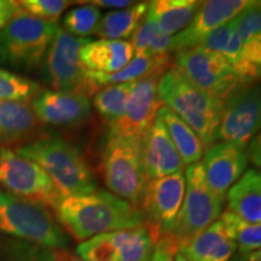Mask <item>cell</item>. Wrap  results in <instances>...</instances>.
Returning a JSON list of instances; mask_svg holds the SVG:
<instances>
[{
  "label": "cell",
  "instance_id": "cell-1",
  "mask_svg": "<svg viewBox=\"0 0 261 261\" xmlns=\"http://www.w3.org/2000/svg\"><path fill=\"white\" fill-rule=\"evenodd\" d=\"M52 208L62 226L83 242L98 234L145 223L140 208L103 190L79 196H60Z\"/></svg>",
  "mask_w": 261,
  "mask_h": 261
},
{
  "label": "cell",
  "instance_id": "cell-2",
  "mask_svg": "<svg viewBox=\"0 0 261 261\" xmlns=\"http://www.w3.org/2000/svg\"><path fill=\"white\" fill-rule=\"evenodd\" d=\"M158 92L162 106L194 129L204 149L217 142L225 102L197 89L175 65L161 76Z\"/></svg>",
  "mask_w": 261,
  "mask_h": 261
},
{
  "label": "cell",
  "instance_id": "cell-3",
  "mask_svg": "<svg viewBox=\"0 0 261 261\" xmlns=\"http://www.w3.org/2000/svg\"><path fill=\"white\" fill-rule=\"evenodd\" d=\"M16 152L38 163L61 196L86 195L97 190L86 160L67 140L46 137L18 146Z\"/></svg>",
  "mask_w": 261,
  "mask_h": 261
},
{
  "label": "cell",
  "instance_id": "cell-4",
  "mask_svg": "<svg viewBox=\"0 0 261 261\" xmlns=\"http://www.w3.org/2000/svg\"><path fill=\"white\" fill-rule=\"evenodd\" d=\"M0 233L50 249H65L69 238L42 204L23 200L0 188Z\"/></svg>",
  "mask_w": 261,
  "mask_h": 261
},
{
  "label": "cell",
  "instance_id": "cell-5",
  "mask_svg": "<svg viewBox=\"0 0 261 261\" xmlns=\"http://www.w3.org/2000/svg\"><path fill=\"white\" fill-rule=\"evenodd\" d=\"M58 27V22L19 10L0 32V68L28 71L39 67Z\"/></svg>",
  "mask_w": 261,
  "mask_h": 261
},
{
  "label": "cell",
  "instance_id": "cell-6",
  "mask_svg": "<svg viewBox=\"0 0 261 261\" xmlns=\"http://www.w3.org/2000/svg\"><path fill=\"white\" fill-rule=\"evenodd\" d=\"M102 168L109 191L140 208L148 182L142 163V138L109 129L102 152Z\"/></svg>",
  "mask_w": 261,
  "mask_h": 261
},
{
  "label": "cell",
  "instance_id": "cell-7",
  "mask_svg": "<svg viewBox=\"0 0 261 261\" xmlns=\"http://www.w3.org/2000/svg\"><path fill=\"white\" fill-rule=\"evenodd\" d=\"M185 180L187 187L180 211L167 232L163 233L171 237L178 247L219 219L225 203L224 198L208 187L201 161L189 166Z\"/></svg>",
  "mask_w": 261,
  "mask_h": 261
},
{
  "label": "cell",
  "instance_id": "cell-8",
  "mask_svg": "<svg viewBox=\"0 0 261 261\" xmlns=\"http://www.w3.org/2000/svg\"><path fill=\"white\" fill-rule=\"evenodd\" d=\"M91 41L76 38L58 27L42 61V76L55 91H67L91 96L97 92L86 77V69L81 63L80 51Z\"/></svg>",
  "mask_w": 261,
  "mask_h": 261
},
{
  "label": "cell",
  "instance_id": "cell-9",
  "mask_svg": "<svg viewBox=\"0 0 261 261\" xmlns=\"http://www.w3.org/2000/svg\"><path fill=\"white\" fill-rule=\"evenodd\" d=\"M175 63L192 85L223 102L236 90L252 84L244 80L226 58L198 47L178 52Z\"/></svg>",
  "mask_w": 261,
  "mask_h": 261
},
{
  "label": "cell",
  "instance_id": "cell-10",
  "mask_svg": "<svg viewBox=\"0 0 261 261\" xmlns=\"http://www.w3.org/2000/svg\"><path fill=\"white\" fill-rule=\"evenodd\" d=\"M0 188L45 207H52L61 196L38 163L6 146H0Z\"/></svg>",
  "mask_w": 261,
  "mask_h": 261
},
{
  "label": "cell",
  "instance_id": "cell-11",
  "mask_svg": "<svg viewBox=\"0 0 261 261\" xmlns=\"http://www.w3.org/2000/svg\"><path fill=\"white\" fill-rule=\"evenodd\" d=\"M261 130V85L248 84L225 100L217 140L247 148Z\"/></svg>",
  "mask_w": 261,
  "mask_h": 261
},
{
  "label": "cell",
  "instance_id": "cell-12",
  "mask_svg": "<svg viewBox=\"0 0 261 261\" xmlns=\"http://www.w3.org/2000/svg\"><path fill=\"white\" fill-rule=\"evenodd\" d=\"M165 73L156 71L133 83L125 115L120 121L109 125L113 132L133 138H142L158 117L162 107L159 98V83Z\"/></svg>",
  "mask_w": 261,
  "mask_h": 261
},
{
  "label": "cell",
  "instance_id": "cell-13",
  "mask_svg": "<svg viewBox=\"0 0 261 261\" xmlns=\"http://www.w3.org/2000/svg\"><path fill=\"white\" fill-rule=\"evenodd\" d=\"M184 172L173 173L166 177L148 180L140 210L145 221L166 233L180 211L185 195Z\"/></svg>",
  "mask_w": 261,
  "mask_h": 261
},
{
  "label": "cell",
  "instance_id": "cell-14",
  "mask_svg": "<svg viewBox=\"0 0 261 261\" xmlns=\"http://www.w3.org/2000/svg\"><path fill=\"white\" fill-rule=\"evenodd\" d=\"M250 4V0H208L202 2L200 8L187 28L173 35L172 52L194 48L210 33L227 22L232 21L242 10Z\"/></svg>",
  "mask_w": 261,
  "mask_h": 261
},
{
  "label": "cell",
  "instance_id": "cell-15",
  "mask_svg": "<svg viewBox=\"0 0 261 261\" xmlns=\"http://www.w3.org/2000/svg\"><path fill=\"white\" fill-rule=\"evenodd\" d=\"M31 107L38 121L57 127L80 126L91 117L89 96L67 91L42 90Z\"/></svg>",
  "mask_w": 261,
  "mask_h": 261
},
{
  "label": "cell",
  "instance_id": "cell-16",
  "mask_svg": "<svg viewBox=\"0 0 261 261\" xmlns=\"http://www.w3.org/2000/svg\"><path fill=\"white\" fill-rule=\"evenodd\" d=\"M247 148L228 142L214 143L203 155V172L211 190L226 200V194L246 172Z\"/></svg>",
  "mask_w": 261,
  "mask_h": 261
},
{
  "label": "cell",
  "instance_id": "cell-17",
  "mask_svg": "<svg viewBox=\"0 0 261 261\" xmlns=\"http://www.w3.org/2000/svg\"><path fill=\"white\" fill-rule=\"evenodd\" d=\"M142 163L148 180L182 172L185 167L159 116L142 137Z\"/></svg>",
  "mask_w": 261,
  "mask_h": 261
},
{
  "label": "cell",
  "instance_id": "cell-18",
  "mask_svg": "<svg viewBox=\"0 0 261 261\" xmlns=\"http://www.w3.org/2000/svg\"><path fill=\"white\" fill-rule=\"evenodd\" d=\"M236 250L233 234L221 218L178 247L187 261H231Z\"/></svg>",
  "mask_w": 261,
  "mask_h": 261
},
{
  "label": "cell",
  "instance_id": "cell-19",
  "mask_svg": "<svg viewBox=\"0 0 261 261\" xmlns=\"http://www.w3.org/2000/svg\"><path fill=\"white\" fill-rule=\"evenodd\" d=\"M135 57L132 45L126 40H91L80 51L85 69L112 74L121 70Z\"/></svg>",
  "mask_w": 261,
  "mask_h": 261
},
{
  "label": "cell",
  "instance_id": "cell-20",
  "mask_svg": "<svg viewBox=\"0 0 261 261\" xmlns=\"http://www.w3.org/2000/svg\"><path fill=\"white\" fill-rule=\"evenodd\" d=\"M228 212L249 224L261 223V173L248 169L226 194Z\"/></svg>",
  "mask_w": 261,
  "mask_h": 261
},
{
  "label": "cell",
  "instance_id": "cell-21",
  "mask_svg": "<svg viewBox=\"0 0 261 261\" xmlns=\"http://www.w3.org/2000/svg\"><path fill=\"white\" fill-rule=\"evenodd\" d=\"M168 65L169 55L161 57H149L146 55H140L133 57V60L125 68L116 73L102 74L86 69V77L98 92L103 87L112 86V85L136 83L156 71L166 73L168 70Z\"/></svg>",
  "mask_w": 261,
  "mask_h": 261
},
{
  "label": "cell",
  "instance_id": "cell-22",
  "mask_svg": "<svg viewBox=\"0 0 261 261\" xmlns=\"http://www.w3.org/2000/svg\"><path fill=\"white\" fill-rule=\"evenodd\" d=\"M201 4L196 0H155L149 3L146 16L155 22L160 32L173 37L188 27Z\"/></svg>",
  "mask_w": 261,
  "mask_h": 261
},
{
  "label": "cell",
  "instance_id": "cell-23",
  "mask_svg": "<svg viewBox=\"0 0 261 261\" xmlns=\"http://www.w3.org/2000/svg\"><path fill=\"white\" fill-rule=\"evenodd\" d=\"M37 127L38 119L27 102L0 100V144L28 138Z\"/></svg>",
  "mask_w": 261,
  "mask_h": 261
},
{
  "label": "cell",
  "instance_id": "cell-24",
  "mask_svg": "<svg viewBox=\"0 0 261 261\" xmlns=\"http://www.w3.org/2000/svg\"><path fill=\"white\" fill-rule=\"evenodd\" d=\"M158 116L165 123L172 143L177 149L185 166L200 162L204 155V145L202 144L200 137L194 132L188 123H185L178 115H175L168 108H160Z\"/></svg>",
  "mask_w": 261,
  "mask_h": 261
},
{
  "label": "cell",
  "instance_id": "cell-25",
  "mask_svg": "<svg viewBox=\"0 0 261 261\" xmlns=\"http://www.w3.org/2000/svg\"><path fill=\"white\" fill-rule=\"evenodd\" d=\"M149 3H135L129 8L108 12L100 18L94 35L104 40L130 38L148 12Z\"/></svg>",
  "mask_w": 261,
  "mask_h": 261
},
{
  "label": "cell",
  "instance_id": "cell-26",
  "mask_svg": "<svg viewBox=\"0 0 261 261\" xmlns=\"http://www.w3.org/2000/svg\"><path fill=\"white\" fill-rule=\"evenodd\" d=\"M243 45L242 39L238 35L233 22L230 21L210 33L196 47L211 52V54L219 55L234 65L241 56Z\"/></svg>",
  "mask_w": 261,
  "mask_h": 261
},
{
  "label": "cell",
  "instance_id": "cell-27",
  "mask_svg": "<svg viewBox=\"0 0 261 261\" xmlns=\"http://www.w3.org/2000/svg\"><path fill=\"white\" fill-rule=\"evenodd\" d=\"M132 84H117L100 89L94 94L93 106L97 112L109 122L116 123L122 119L126 112L127 100Z\"/></svg>",
  "mask_w": 261,
  "mask_h": 261
},
{
  "label": "cell",
  "instance_id": "cell-28",
  "mask_svg": "<svg viewBox=\"0 0 261 261\" xmlns=\"http://www.w3.org/2000/svg\"><path fill=\"white\" fill-rule=\"evenodd\" d=\"M0 261H61V254L50 248L6 237L0 240Z\"/></svg>",
  "mask_w": 261,
  "mask_h": 261
},
{
  "label": "cell",
  "instance_id": "cell-29",
  "mask_svg": "<svg viewBox=\"0 0 261 261\" xmlns=\"http://www.w3.org/2000/svg\"><path fill=\"white\" fill-rule=\"evenodd\" d=\"M42 91L37 81L0 68V100L28 102Z\"/></svg>",
  "mask_w": 261,
  "mask_h": 261
},
{
  "label": "cell",
  "instance_id": "cell-30",
  "mask_svg": "<svg viewBox=\"0 0 261 261\" xmlns=\"http://www.w3.org/2000/svg\"><path fill=\"white\" fill-rule=\"evenodd\" d=\"M220 218L227 224L233 234L238 255H244L261 248V223H246L228 211L223 212Z\"/></svg>",
  "mask_w": 261,
  "mask_h": 261
},
{
  "label": "cell",
  "instance_id": "cell-31",
  "mask_svg": "<svg viewBox=\"0 0 261 261\" xmlns=\"http://www.w3.org/2000/svg\"><path fill=\"white\" fill-rule=\"evenodd\" d=\"M100 18H102V14L99 9L86 4L67 12L63 18L62 28L73 37L85 38L96 33Z\"/></svg>",
  "mask_w": 261,
  "mask_h": 261
},
{
  "label": "cell",
  "instance_id": "cell-32",
  "mask_svg": "<svg viewBox=\"0 0 261 261\" xmlns=\"http://www.w3.org/2000/svg\"><path fill=\"white\" fill-rule=\"evenodd\" d=\"M232 22L243 44L261 41V0H250V4L242 10Z\"/></svg>",
  "mask_w": 261,
  "mask_h": 261
},
{
  "label": "cell",
  "instance_id": "cell-33",
  "mask_svg": "<svg viewBox=\"0 0 261 261\" xmlns=\"http://www.w3.org/2000/svg\"><path fill=\"white\" fill-rule=\"evenodd\" d=\"M234 68L237 73L249 83L261 80V41L244 44Z\"/></svg>",
  "mask_w": 261,
  "mask_h": 261
},
{
  "label": "cell",
  "instance_id": "cell-34",
  "mask_svg": "<svg viewBox=\"0 0 261 261\" xmlns=\"http://www.w3.org/2000/svg\"><path fill=\"white\" fill-rule=\"evenodd\" d=\"M18 4L22 11L33 17L58 22L61 15L73 3L67 0H22Z\"/></svg>",
  "mask_w": 261,
  "mask_h": 261
},
{
  "label": "cell",
  "instance_id": "cell-35",
  "mask_svg": "<svg viewBox=\"0 0 261 261\" xmlns=\"http://www.w3.org/2000/svg\"><path fill=\"white\" fill-rule=\"evenodd\" d=\"M159 32V27L156 25L155 22L145 15L138 28L136 29V32L130 37L129 42L132 45L133 51H135V56L144 55L146 48L149 47V45L151 44V41L154 40Z\"/></svg>",
  "mask_w": 261,
  "mask_h": 261
},
{
  "label": "cell",
  "instance_id": "cell-36",
  "mask_svg": "<svg viewBox=\"0 0 261 261\" xmlns=\"http://www.w3.org/2000/svg\"><path fill=\"white\" fill-rule=\"evenodd\" d=\"M172 35L165 34V33L159 32L158 35L146 48L144 55L149 57H161L167 56L169 52H172Z\"/></svg>",
  "mask_w": 261,
  "mask_h": 261
},
{
  "label": "cell",
  "instance_id": "cell-37",
  "mask_svg": "<svg viewBox=\"0 0 261 261\" xmlns=\"http://www.w3.org/2000/svg\"><path fill=\"white\" fill-rule=\"evenodd\" d=\"M21 10L18 2H9V0H0V32L6 24L11 21V18Z\"/></svg>",
  "mask_w": 261,
  "mask_h": 261
},
{
  "label": "cell",
  "instance_id": "cell-38",
  "mask_svg": "<svg viewBox=\"0 0 261 261\" xmlns=\"http://www.w3.org/2000/svg\"><path fill=\"white\" fill-rule=\"evenodd\" d=\"M248 160L259 169L257 172L261 173V130L254 137L250 144L247 148Z\"/></svg>",
  "mask_w": 261,
  "mask_h": 261
},
{
  "label": "cell",
  "instance_id": "cell-39",
  "mask_svg": "<svg viewBox=\"0 0 261 261\" xmlns=\"http://www.w3.org/2000/svg\"><path fill=\"white\" fill-rule=\"evenodd\" d=\"M77 4H90L96 8L122 10L129 8L130 5L135 4V2H129V0H92V2H77Z\"/></svg>",
  "mask_w": 261,
  "mask_h": 261
},
{
  "label": "cell",
  "instance_id": "cell-40",
  "mask_svg": "<svg viewBox=\"0 0 261 261\" xmlns=\"http://www.w3.org/2000/svg\"><path fill=\"white\" fill-rule=\"evenodd\" d=\"M236 257L241 261H261V248L254 252L244 254V255H237Z\"/></svg>",
  "mask_w": 261,
  "mask_h": 261
},
{
  "label": "cell",
  "instance_id": "cell-41",
  "mask_svg": "<svg viewBox=\"0 0 261 261\" xmlns=\"http://www.w3.org/2000/svg\"><path fill=\"white\" fill-rule=\"evenodd\" d=\"M174 261H187V260H185V257L182 256L181 254L178 252L177 254H175V256H174Z\"/></svg>",
  "mask_w": 261,
  "mask_h": 261
},
{
  "label": "cell",
  "instance_id": "cell-42",
  "mask_svg": "<svg viewBox=\"0 0 261 261\" xmlns=\"http://www.w3.org/2000/svg\"><path fill=\"white\" fill-rule=\"evenodd\" d=\"M231 261H241L240 259H237V257H234V259H232Z\"/></svg>",
  "mask_w": 261,
  "mask_h": 261
},
{
  "label": "cell",
  "instance_id": "cell-43",
  "mask_svg": "<svg viewBox=\"0 0 261 261\" xmlns=\"http://www.w3.org/2000/svg\"><path fill=\"white\" fill-rule=\"evenodd\" d=\"M71 261H80V260H71Z\"/></svg>",
  "mask_w": 261,
  "mask_h": 261
}]
</instances>
